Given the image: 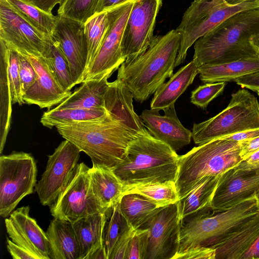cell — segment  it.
Segmentation results:
<instances>
[{
    "label": "cell",
    "mask_w": 259,
    "mask_h": 259,
    "mask_svg": "<svg viewBox=\"0 0 259 259\" xmlns=\"http://www.w3.org/2000/svg\"><path fill=\"white\" fill-rule=\"evenodd\" d=\"M250 1H254V0H250ZM255 1H256V0H255ZM257 1H259V0H257Z\"/></svg>",
    "instance_id": "cell-58"
},
{
    "label": "cell",
    "mask_w": 259,
    "mask_h": 259,
    "mask_svg": "<svg viewBox=\"0 0 259 259\" xmlns=\"http://www.w3.org/2000/svg\"><path fill=\"white\" fill-rule=\"evenodd\" d=\"M259 193V164L243 160L220 176L211 202L214 211H223Z\"/></svg>",
    "instance_id": "cell-14"
},
{
    "label": "cell",
    "mask_w": 259,
    "mask_h": 259,
    "mask_svg": "<svg viewBox=\"0 0 259 259\" xmlns=\"http://www.w3.org/2000/svg\"><path fill=\"white\" fill-rule=\"evenodd\" d=\"M134 1L129 0L107 11L108 24L105 34L82 82L112 74L125 60L122 53V39Z\"/></svg>",
    "instance_id": "cell-12"
},
{
    "label": "cell",
    "mask_w": 259,
    "mask_h": 259,
    "mask_svg": "<svg viewBox=\"0 0 259 259\" xmlns=\"http://www.w3.org/2000/svg\"><path fill=\"white\" fill-rule=\"evenodd\" d=\"M259 9V1L230 6L224 0H195L185 12L176 30L181 34L180 47L175 67L185 60L188 49L200 37L226 19L239 12Z\"/></svg>",
    "instance_id": "cell-8"
},
{
    "label": "cell",
    "mask_w": 259,
    "mask_h": 259,
    "mask_svg": "<svg viewBox=\"0 0 259 259\" xmlns=\"http://www.w3.org/2000/svg\"><path fill=\"white\" fill-rule=\"evenodd\" d=\"M55 127L64 139L90 157L92 166L111 169L122 161L129 143L137 136L108 113L94 119Z\"/></svg>",
    "instance_id": "cell-3"
},
{
    "label": "cell",
    "mask_w": 259,
    "mask_h": 259,
    "mask_svg": "<svg viewBox=\"0 0 259 259\" xmlns=\"http://www.w3.org/2000/svg\"><path fill=\"white\" fill-rule=\"evenodd\" d=\"M163 110L164 115H161L159 110L145 109L140 117L154 137L176 152L190 144L192 132L185 127L179 120L175 105Z\"/></svg>",
    "instance_id": "cell-20"
},
{
    "label": "cell",
    "mask_w": 259,
    "mask_h": 259,
    "mask_svg": "<svg viewBox=\"0 0 259 259\" xmlns=\"http://www.w3.org/2000/svg\"><path fill=\"white\" fill-rule=\"evenodd\" d=\"M29 206L14 210L5 220L7 233L15 243L36 255L38 259H50L46 232L29 215Z\"/></svg>",
    "instance_id": "cell-18"
},
{
    "label": "cell",
    "mask_w": 259,
    "mask_h": 259,
    "mask_svg": "<svg viewBox=\"0 0 259 259\" xmlns=\"http://www.w3.org/2000/svg\"><path fill=\"white\" fill-rule=\"evenodd\" d=\"M204 83L235 81L246 75L259 72V56L223 64H204L198 68Z\"/></svg>",
    "instance_id": "cell-25"
},
{
    "label": "cell",
    "mask_w": 259,
    "mask_h": 259,
    "mask_svg": "<svg viewBox=\"0 0 259 259\" xmlns=\"http://www.w3.org/2000/svg\"><path fill=\"white\" fill-rule=\"evenodd\" d=\"M235 82L242 88L255 92L259 89V72L242 77Z\"/></svg>",
    "instance_id": "cell-47"
},
{
    "label": "cell",
    "mask_w": 259,
    "mask_h": 259,
    "mask_svg": "<svg viewBox=\"0 0 259 259\" xmlns=\"http://www.w3.org/2000/svg\"><path fill=\"white\" fill-rule=\"evenodd\" d=\"M90 172L97 203L106 212L119 201L124 192V186L111 169L92 166Z\"/></svg>",
    "instance_id": "cell-26"
},
{
    "label": "cell",
    "mask_w": 259,
    "mask_h": 259,
    "mask_svg": "<svg viewBox=\"0 0 259 259\" xmlns=\"http://www.w3.org/2000/svg\"><path fill=\"white\" fill-rule=\"evenodd\" d=\"M107 259L106 250L104 246L98 249L90 257L89 259Z\"/></svg>",
    "instance_id": "cell-52"
},
{
    "label": "cell",
    "mask_w": 259,
    "mask_h": 259,
    "mask_svg": "<svg viewBox=\"0 0 259 259\" xmlns=\"http://www.w3.org/2000/svg\"><path fill=\"white\" fill-rule=\"evenodd\" d=\"M52 38L57 42L69 63L74 85L81 83L87 69V44L84 24L57 15Z\"/></svg>",
    "instance_id": "cell-17"
},
{
    "label": "cell",
    "mask_w": 259,
    "mask_h": 259,
    "mask_svg": "<svg viewBox=\"0 0 259 259\" xmlns=\"http://www.w3.org/2000/svg\"><path fill=\"white\" fill-rule=\"evenodd\" d=\"M243 160L248 164H259V150L255 152Z\"/></svg>",
    "instance_id": "cell-53"
},
{
    "label": "cell",
    "mask_w": 259,
    "mask_h": 259,
    "mask_svg": "<svg viewBox=\"0 0 259 259\" xmlns=\"http://www.w3.org/2000/svg\"><path fill=\"white\" fill-rule=\"evenodd\" d=\"M239 142L241 147L240 155L243 160L259 150V136L252 139Z\"/></svg>",
    "instance_id": "cell-46"
},
{
    "label": "cell",
    "mask_w": 259,
    "mask_h": 259,
    "mask_svg": "<svg viewBox=\"0 0 259 259\" xmlns=\"http://www.w3.org/2000/svg\"><path fill=\"white\" fill-rule=\"evenodd\" d=\"M135 229L130 227L116 241L109 259H126L128 245L133 236Z\"/></svg>",
    "instance_id": "cell-42"
},
{
    "label": "cell",
    "mask_w": 259,
    "mask_h": 259,
    "mask_svg": "<svg viewBox=\"0 0 259 259\" xmlns=\"http://www.w3.org/2000/svg\"><path fill=\"white\" fill-rule=\"evenodd\" d=\"M258 136H259V128H255L237 133L221 138L239 142L252 139Z\"/></svg>",
    "instance_id": "cell-48"
},
{
    "label": "cell",
    "mask_w": 259,
    "mask_h": 259,
    "mask_svg": "<svg viewBox=\"0 0 259 259\" xmlns=\"http://www.w3.org/2000/svg\"><path fill=\"white\" fill-rule=\"evenodd\" d=\"M179 156L149 131L129 143L122 161L113 171L125 189L148 184L175 182Z\"/></svg>",
    "instance_id": "cell-4"
},
{
    "label": "cell",
    "mask_w": 259,
    "mask_h": 259,
    "mask_svg": "<svg viewBox=\"0 0 259 259\" xmlns=\"http://www.w3.org/2000/svg\"><path fill=\"white\" fill-rule=\"evenodd\" d=\"M34 5L41 10L48 13H52V11L54 7L57 5H61L64 0H29Z\"/></svg>",
    "instance_id": "cell-49"
},
{
    "label": "cell",
    "mask_w": 259,
    "mask_h": 259,
    "mask_svg": "<svg viewBox=\"0 0 259 259\" xmlns=\"http://www.w3.org/2000/svg\"><path fill=\"white\" fill-rule=\"evenodd\" d=\"M259 9L239 12L194 44L193 60L199 67L259 56Z\"/></svg>",
    "instance_id": "cell-1"
},
{
    "label": "cell",
    "mask_w": 259,
    "mask_h": 259,
    "mask_svg": "<svg viewBox=\"0 0 259 259\" xmlns=\"http://www.w3.org/2000/svg\"><path fill=\"white\" fill-rule=\"evenodd\" d=\"M181 40L176 29L154 36L145 52L119 66L117 78L126 84L137 102L147 100L173 74Z\"/></svg>",
    "instance_id": "cell-2"
},
{
    "label": "cell",
    "mask_w": 259,
    "mask_h": 259,
    "mask_svg": "<svg viewBox=\"0 0 259 259\" xmlns=\"http://www.w3.org/2000/svg\"><path fill=\"white\" fill-rule=\"evenodd\" d=\"M142 242L138 232L136 230L128 245L126 259H142Z\"/></svg>",
    "instance_id": "cell-43"
},
{
    "label": "cell",
    "mask_w": 259,
    "mask_h": 259,
    "mask_svg": "<svg viewBox=\"0 0 259 259\" xmlns=\"http://www.w3.org/2000/svg\"><path fill=\"white\" fill-rule=\"evenodd\" d=\"M111 74L96 79L86 80L66 99L54 107L64 108L92 109L104 107V99Z\"/></svg>",
    "instance_id": "cell-27"
},
{
    "label": "cell",
    "mask_w": 259,
    "mask_h": 259,
    "mask_svg": "<svg viewBox=\"0 0 259 259\" xmlns=\"http://www.w3.org/2000/svg\"><path fill=\"white\" fill-rule=\"evenodd\" d=\"M226 85L225 82L206 83L191 92V102L201 108H206L209 103L221 94Z\"/></svg>",
    "instance_id": "cell-40"
},
{
    "label": "cell",
    "mask_w": 259,
    "mask_h": 259,
    "mask_svg": "<svg viewBox=\"0 0 259 259\" xmlns=\"http://www.w3.org/2000/svg\"><path fill=\"white\" fill-rule=\"evenodd\" d=\"M128 1L129 0H100L97 8L96 14L107 11Z\"/></svg>",
    "instance_id": "cell-50"
},
{
    "label": "cell",
    "mask_w": 259,
    "mask_h": 259,
    "mask_svg": "<svg viewBox=\"0 0 259 259\" xmlns=\"http://www.w3.org/2000/svg\"><path fill=\"white\" fill-rule=\"evenodd\" d=\"M256 197L257 198V199L258 201V203H259V193H258L256 195Z\"/></svg>",
    "instance_id": "cell-55"
},
{
    "label": "cell",
    "mask_w": 259,
    "mask_h": 259,
    "mask_svg": "<svg viewBox=\"0 0 259 259\" xmlns=\"http://www.w3.org/2000/svg\"><path fill=\"white\" fill-rule=\"evenodd\" d=\"M36 162L30 153L13 152L0 157V215L7 218L36 185Z\"/></svg>",
    "instance_id": "cell-10"
},
{
    "label": "cell",
    "mask_w": 259,
    "mask_h": 259,
    "mask_svg": "<svg viewBox=\"0 0 259 259\" xmlns=\"http://www.w3.org/2000/svg\"><path fill=\"white\" fill-rule=\"evenodd\" d=\"M240 142L219 138L194 147L179 156L175 181L179 200L203 178L220 176L243 159Z\"/></svg>",
    "instance_id": "cell-5"
},
{
    "label": "cell",
    "mask_w": 259,
    "mask_h": 259,
    "mask_svg": "<svg viewBox=\"0 0 259 259\" xmlns=\"http://www.w3.org/2000/svg\"><path fill=\"white\" fill-rule=\"evenodd\" d=\"M108 24L107 11L95 14L84 23V33L87 44L85 72L94 60L100 47Z\"/></svg>",
    "instance_id": "cell-35"
},
{
    "label": "cell",
    "mask_w": 259,
    "mask_h": 259,
    "mask_svg": "<svg viewBox=\"0 0 259 259\" xmlns=\"http://www.w3.org/2000/svg\"><path fill=\"white\" fill-rule=\"evenodd\" d=\"M90 167L78 163L56 201L50 206L54 218L72 223L91 214L105 212L95 198Z\"/></svg>",
    "instance_id": "cell-11"
},
{
    "label": "cell",
    "mask_w": 259,
    "mask_h": 259,
    "mask_svg": "<svg viewBox=\"0 0 259 259\" xmlns=\"http://www.w3.org/2000/svg\"><path fill=\"white\" fill-rule=\"evenodd\" d=\"M46 234L50 258L79 259V244L72 223L54 218L48 227Z\"/></svg>",
    "instance_id": "cell-23"
},
{
    "label": "cell",
    "mask_w": 259,
    "mask_h": 259,
    "mask_svg": "<svg viewBox=\"0 0 259 259\" xmlns=\"http://www.w3.org/2000/svg\"><path fill=\"white\" fill-rule=\"evenodd\" d=\"M108 113L104 107L92 109L64 108L48 110L42 115L40 122L43 126L52 128L57 125L94 119Z\"/></svg>",
    "instance_id": "cell-32"
},
{
    "label": "cell",
    "mask_w": 259,
    "mask_h": 259,
    "mask_svg": "<svg viewBox=\"0 0 259 259\" xmlns=\"http://www.w3.org/2000/svg\"><path fill=\"white\" fill-rule=\"evenodd\" d=\"M46 58L60 84L65 90L70 91L75 85L72 79L69 63L59 44L53 38L50 54Z\"/></svg>",
    "instance_id": "cell-37"
},
{
    "label": "cell",
    "mask_w": 259,
    "mask_h": 259,
    "mask_svg": "<svg viewBox=\"0 0 259 259\" xmlns=\"http://www.w3.org/2000/svg\"><path fill=\"white\" fill-rule=\"evenodd\" d=\"M100 0H64L58 15L85 23L96 12Z\"/></svg>",
    "instance_id": "cell-38"
},
{
    "label": "cell",
    "mask_w": 259,
    "mask_h": 259,
    "mask_svg": "<svg viewBox=\"0 0 259 259\" xmlns=\"http://www.w3.org/2000/svg\"><path fill=\"white\" fill-rule=\"evenodd\" d=\"M134 95L126 84L117 78L109 82L104 99V107L108 113L118 119L136 135L147 131L133 104Z\"/></svg>",
    "instance_id": "cell-21"
},
{
    "label": "cell",
    "mask_w": 259,
    "mask_h": 259,
    "mask_svg": "<svg viewBox=\"0 0 259 259\" xmlns=\"http://www.w3.org/2000/svg\"><path fill=\"white\" fill-rule=\"evenodd\" d=\"M241 259H259V236Z\"/></svg>",
    "instance_id": "cell-51"
},
{
    "label": "cell",
    "mask_w": 259,
    "mask_h": 259,
    "mask_svg": "<svg viewBox=\"0 0 259 259\" xmlns=\"http://www.w3.org/2000/svg\"><path fill=\"white\" fill-rule=\"evenodd\" d=\"M255 92L257 93V95L259 96V89L257 90Z\"/></svg>",
    "instance_id": "cell-57"
},
{
    "label": "cell",
    "mask_w": 259,
    "mask_h": 259,
    "mask_svg": "<svg viewBox=\"0 0 259 259\" xmlns=\"http://www.w3.org/2000/svg\"><path fill=\"white\" fill-rule=\"evenodd\" d=\"M259 236V212L218 245L215 259H241Z\"/></svg>",
    "instance_id": "cell-29"
},
{
    "label": "cell",
    "mask_w": 259,
    "mask_h": 259,
    "mask_svg": "<svg viewBox=\"0 0 259 259\" xmlns=\"http://www.w3.org/2000/svg\"><path fill=\"white\" fill-rule=\"evenodd\" d=\"M161 5V0H135L122 39V53L125 60L139 56L150 46Z\"/></svg>",
    "instance_id": "cell-16"
},
{
    "label": "cell",
    "mask_w": 259,
    "mask_h": 259,
    "mask_svg": "<svg viewBox=\"0 0 259 259\" xmlns=\"http://www.w3.org/2000/svg\"><path fill=\"white\" fill-rule=\"evenodd\" d=\"M127 193L141 195L159 207L179 201L175 182L172 181L132 187L125 189L123 195Z\"/></svg>",
    "instance_id": "cell-34"
},
{
    "label": "cell",
    "mask_w": 259,
    "mask_h": 259,
    "mask_svg": "<svg viewBox=\"0 0 259 259\" xmlns=\"http://www.w3.org/2000/svg\"><path fill=\"white\" fill-rule=\"evenodd\" d=\"M8 48V72L12 104L22 105L25 103L23 99L19 75V54L15 50Z\"/></svg>",
    "instance_id": "cell-39"
},
{
    "label": "cell",
    "mask_w": 259,
    "mask_h": 259,
    "mask_svg": "<svg viewBox=\"0 0 259 259\" xmlns=\"http://www.w3.org/2000/svg\"><path fill=\"white\" fill-rule=\"evenodd\" d=\"M9 48L0 39V153H2L10 128L12 106L9 78Z\"/></svg>",
    "instance_id": "cell-30"
},
{
    "label": "cell",
    "mask_w": 259,
    "mask_h": 259,
    "mask_svg": "<svg viewBox=\"0 0 259 259\" xmlns=\"http://www.w3.org/2000/svg\"><path fill=\"white\" fill-rule=\"evenodd\" d=\"M7 1L34 28L45 36L52 37L57 16L41 10L29 0Z\"/></svg>",
    "instance_id": "cell-33"
},
{
    "label": "cell",
    "mask_w": 259,
    "mask_h": 259,
    "mask_svg": "<svg viewBox=\"0 0 259 259\" xmlns=\"http://www.w3.org/2000/svg\"><path fill=\"white\" fill-rule=\"evenodd\" d=\"M259 212L255 196L228 209L214 211L181 224L180 247L175 257L192 249H214Z\"/></svg>",
    "instance_id": "cell-6"
},
{
    "label": "cell",
    "mask_w": 259,
    "mask_h": 259,
    "mask_svg": "<svg viewBox=\"0 0 259 259\" xmlns=\"http://www.w3.org/2000/svg\"><path fill=\"white\" fill-rule=\"evenodd\" d=\"M107 218V211L98 212L72 223L80 246L79 259H89L103 246V232Z\"/></svg>",
    "instance_id": "cell-28"
},
{
    "label": "cell",
    "mask_w": 259,
    "mask_h": 259,
    "mask_svg": "<svg viewBox=\"0 0 259 259\" xmlns=\"http://www.w3.org/2000/svg\"><path fill=\"white\" fill-rule=\"evenodd\" d=\"M225 2L230 6H235L245 2L251 1L250 0H224Z\"/></svg>",
    "instance_id": "cell-54"
},
{
    "label": "cell",
    "mask_w": 259,
    "mask_h": 259,
    "mask_svg": "<svg viewBox=\"0 0 259 259\" xmlns=\"http://www.w3.org/2000/svg\"><path fill=\"white\" fill-rule=\"evenodd\" d=\"M107 212L108 218L104 229L103 242L109 259L117 240L131 227L120 211L119 201Z\"/></svg>",
    "instance_id": "cell-36"
},
{
    "label": "cell",
    "mask_w": 259,
    "mask_h": 259,
    "mask_svg": "<svg viewBox=\"0 0 259 259\" xmlns=\"http://www.w3.org/2000/svg\"><path fill=\"white\" fill-rule=\"evenodd\" d=\"M220 176L202 178L197 185L180 200L181 224L211 213V202Z\"/></svg>",
    "instance_id": "cell-22"
},
{
    "label": "cell",
    "mask_w": 259,
    "mask_h": 259,
    "mask_svg": "<svg viewBox=\"0 0 259 259\" xmlns=\"http://www.w3.org/2000/svg\"><path fill=\"white\" fill-rule=\"evenodd\" d=\"M257 47L258 51V52H259V38H258V42H257Z\"/></svg>",
    "instance_id": "cell-56"
},
{
    "label": "cell",
    "mask_w": 259,
    "mask_h": 259,
    "mask_svg": "<svg viewBox=\"0 0 259 259\" xmlns=\"http://www.w3.org/2000/svg\"><path fill=\"white\" fill-rule=\"evenodd\" d=\"M23 55L31 63L37 75L35 83L23 97L25 104L50 110L70 95L72 92L65 90L60 84L46 58Z\"/></svg>",
    "instance_id": "cell-19"
},
{
    "label": "cell",
    "mask_w": 259,
    "mask_h": 259,
    "mask_svg": "<svg viewBox=\"0 0 259 259\" xmlns=\"http://www.w3.org/2000/svg\"><path fill=\"white\" fill-rule=\"evenodd\" d=\"M259 128V102L247 90L232 94L228 106L203 122L194 123L192 138L197 146L246 130Z\"/></svg>",
    "instance_id": "cell-7"
},
{
    "label": "cell",
    "mask_w": 259,
    "mask_h": 259,
    "mask_svg": "<svg viewBox=\"0 0 259 259\" xmlns=\"http://www.w3.org/2000/svg\"><path fill=\"white\" fill-rule=\"evenodd\" d=\"M80 152L65 139L48 156L45 170L35 187L42 205L50 206L56 201L78 164Z\"/></svg>",
    "instance_id": "cell-15"
},
{
    "label": "cell",
    "mask_w": 259,
    "mask_h": 259,
    "mask_svg": "<svg viewBox=\"0 0 259 259\" xmlns=\"http://www.w3.org/2000/svg\"><path fill=\"white\" fill-rule=\"evenodd\" d=\"M0 39L22 55L47 58L52 37L34 28L7 0H0Z\"/></svg>",
    "instance_id": "cell-13"
},
{
    "label": "cell",
    "mask_w": 259,
    "mask_h": 259,
    "mask_svg": "<svg viewBox=\"0 0 259 259\" xmlns=\"http://www.w3.org/2000/svg\"><path fill=\"white\" fill-rule=\"evenodd\" d=\"M6 242L8 250L13 259H38L36 255L15 243L8 237Z\"/></svg>",
    "instance_id": "cell-45"
},
{
    "label": "cell",
    "mask_w": 259,
    "mask_h": 259,
    "mask_svg": "<svg viewBox=\"0 0 259 259\" xmlns=\"http://www.w3.org/2000/svg\"><path fill=\"white\" fill-rule=\"evenodd\" d=\"M19 54V75L23 97L37 79L36 72L30 61Z\"/></svg>",
    "instance_id": "cell-41"
},
{
    "label": "cell",
    "mask_w": 259,
    "mask_h": 259,
    "mask_svg": "<svg viewBox=\"0 0 259 259\" xmlns=\"http://www.w3.org/2000/svg\"><path fill=\"white\" fill-rule=\"evenodd\" d=\"M178 201L159 207L136 229L142 242V259H174L178 253L181 227Z\"/></svg>",
    "instance_id": "cell-9"
},
{
    "label": "cell",
    "mask_w": 259,
    "mask_h": 259,
    "mask_svg": "<svg viewBox=\"0 0 259 259\" xmlns=\"http://www.w3.org/2000/svg\"><path fill=\"white\" fill-rule=\"evenodd\" d=\"M178 258L215 259V249L207 247L196 248L177 255L175 259Z\"/></svg>",
    "instance_id": "cell-44"
},
{
    "label": "cell",
    "mask_w": 259,
    "mask_h": 259,
    "mask_svg": "<svg viewBox=\"0 0 259 259\" xmlns=\"http://www.w3.org/2000/svg\"><path fill=\"white\" fill-rule=\"evenodd\" d=\"M119 204L122 214L135 230L139 228L159 208L152 201L137 193L123 195Z\"/></svg>",
    "instance_id": "cell-31"
},
{
    "label": "cell",
    "mask_w": 259,
    "mask_h": 259,
    "mask_svg": "<svg viewBox=\"0 0 259 259\" xmlns=\"http://www.w3.org/2000/svg\"><path fill=\"white\" fill-rule=\"evenodd\" d=\"M198 68L192 60L173 74L154 93L150 103L151 109L163 110L175 105L178 98L193 83L198 74Z\"/></svg>",
    "instance_id": "cell-24"
}]
</instances>
